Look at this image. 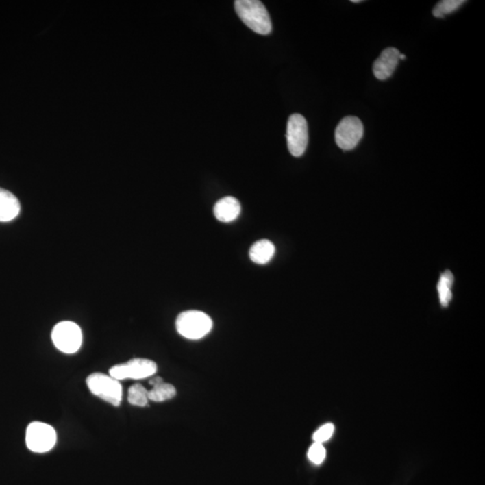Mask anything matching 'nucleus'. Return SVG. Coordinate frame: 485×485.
Here are the masks:
<instances>
[{
    "label": "nucleus",
    "mask_w": 485,
    "mask_h": 485,
    "mask_svg": "<svg viewBox=\"0 0 485 485\" xmlns=\"http://www.w3.org/2000/svg\"><path fill=\"white\" fill-rule=\"evenodd\" d=\"M164 380L163 378L160 377H156L154 378H152L151 380L149 381V385L153 386H156L158 385H160V384L163 383Z\"/></svg>",
    "instance_id": "obj_19"
},
{
    "label": "nucleus",
    "mask_w": 485,
    "mask_h": 485,
    "mask_svg": "<svg viewBox=\"0 0 485 485\" xmlns=\"http://www.w3.org/2000/svg\"><path fill=\"white\" fill-rule=\"evenodd\" d=\"M334 432V426L333 423H326L325 425L320 427L313 435L314 443H325L330 440Z\"/></svg>",
    "instance_id": "obj_18"
},
{
    "label": "nucleus",
    "mask_w": 485,
    "mask_h": 485,
    "mask_svg": "<svg viewBox=\"0 0 485 485\" xmlns=\"http://www.w3.org/2000/svg\"><path fill=\"white\" fill-rule=\"evenodd\" d=\"M454 283V276L449 271H446L441 275L438 283V295H440V304L446 308L449 306L452 299V286Z\"/></svg>",
    "instance_id": "obj_13"
},
{
    "label": "nucleus",
    "mask_w": 485,
    "mask_h": 485,
    "mask_svg": "<svg viewBox=\"0 0 485 485\" xmlns=\"http://www.w3.org/2000/svg\"><path fill=\"white\" fill-rule=\"evenodd\" d=\"M275 253V247L267 239H262L255 242L249 251L250 259L257 264H265L269 262Z\"/></svg>",
    "instance_id": "obj_12"
},
{
    "label": "nucleus",
    "mask_w": 485,
    "mask_h": 485,
    "mask_svg": "<svg viewBox=\"0 0 485 485\" xmlns=\"http://www.w3.org/2000/svg\"><path fill=\"white\" fill-rule=\"evenodd\" d=\"M57 441L56 432L53 426L40 421L29 424L25 434V443L31 451L46 453L53 449Z\"/></svg>",
    "instance_id": "obj_5"
},
{
    "label": "nucleus",
    "mask_w": 485,
    "mask_h": 485,
    "mask_svg": "<svg viewBox=\"0 0 485 485\" xmlns=\"http://www.w3.org/2000/svg\"><path fill=\"white\" fill-rule=\"evenodd\" d=\"M236 12L242 23L256 33L266 36L271 32L269 13L259 0H236Z\"/></svg>",
    "instance_id": "obj_1"
},
{
    "label": "nucleus",
    "mask_w": 485,
    "mask_h": 485,
    "mask_svg": "<svg viewBox=\"0 0 485 485\" xmlns=\"http://www.w3.org/2000/svg\"><path fill=\"white\" fill-rule=\"evenodd\" d=\"M326 450L321 443H314L308 449V457L312 463L321 464L325 460Z\"/></svg>",
    "instance_id": "obj_17"
},
{
    "label": "nucleus",
    "mask_w": 485,
    "mask_h": 485,
    "mask_svg": "<svg viewBox=\"0 0 485 485\" xmlns=\"http://www.w3.org/2000/svg\"><path fill=\"white\" fill-rule=\"evenodd\" d=\"M86 385L95 397L114 406H119L123 400V386L120 381L110 375L93 373L86 378Z\"/></svg>",
    "instance_id": "obj_3"
},
{
    "label": "nucleus",
    "mask_w": 485,
    "mask_h": 485,
    "mask_svg": "<svg viewBox=\"0 0 485 485\" xmlns=\"http://www.w3.org/2000/svg\"><path fill=\"white\" fill-rule=\"evenodd\" d=\"M351 2H352V3H360V2H362V1H360V0H352Z\"/></svg>",
    "instance_id": "obj_21"
},
{
    "label": "nucleus",
    "mask_w": 485,
    "mask_h": 485,
    "mask_svg": "<svg viewBox=\"0 0 485 485\" xmlns=\"http://www.w3.org/2000/svg\"><path fill=\"white\" fill-rule=\"evenodd\" d=\"M363 124L359 118L348 116L343 118L336 129L337 146L345 151L356 148L363 137Z\"/></svg>",
    "instance_id": "obj_8"
},
{
    "label": "nucleus",
    "mask_w": 485,
    "mask_h": 485,
    "mask_svg": "<svg viewBox=\"0 0 485 485\" xmlns=\"http://www.w3.org/2000/svg\"><path fill=\"white\" fill-rule=\"evenodd\" d=\"M176 395V389L174 386L169 383H161L160 385L153 386L149 391V399L153 402L161 403L172 399Z\"/></svg>",
    "instance_id": "obj_14"
},
{
    "label": "nucleus",
    "mask_w": 485,
    "mask_h": 485,
    "mask_svg": "<svg viewBox=\"0 0 485 485\" xmlns=\"http://www.w3.org/2000/svg\"><path fill=\"white\" fill-rule=\"evenodd\" d=\"M288 149L293 157H301L307 149L308 127L307 121L301 114L291 115L287 125Z\"/></svg>",
    "instance_id": "obj_7"
},
{
    "label": "nucleus",
    "mask_w": 485,
    "mask_h": 485,
    "mask_svg": "<svg viewBox=\"0 0 485 485\" xmlns=\"http://www.w3.org/2000/svg\"><path fill=\"white\" fill-rule=\"evenodd\" d=\"M466 1H464V0H443V1L438 2L436 5L434 10H433V16L437 17V18H443L447 14L455 12Z\"/></svg>",
    "instance_id": "obj_16"
},
{
    "label": "nucleus",
    "mask_w": 485,
    "mask_h": 485,
    "mask_svg": "<svg viewBox=\"0 0 485 485\" xmlns=\"http://www.w3.org/2000/svg\"><path fill=\"white\" fill-rule=\"evenodd\" d=\"M399 60H406V55L401 54L399 55Z\"/></svg>",
    "instance_id": "obj_20"
},
{
    "label": "nucleus",
    "mask_w": 485,
    "mask_h": 485,
    "mask_svg": "<svg viewBox=\"0 0 485 485\" xmlns=\"http://www.w3.org/2000/svg\"><path fill=\"white\" fill-rule=\"evenodd\" d=\"M51 339L58 350L72 354L79 351L82 345V332L77 323L63 321L54 326Z\"/></svg>",
    "instance_id": "obj_4"
},
{
    "label": "nucleus",
    "mask_w": 485,
    "mask_h": 485,
    "mask_svg": "<svg viewBox=\"0 0 485 485\" xmlns=\"http://www.w3.org/2000/svg\"><path fill=\"white\" fill-rule=\"evenodd\" d=\"M213 212L219 221L229 223L236 221L240 215L241 204L238 199L227 196L216 201Z\"/></svg>",
    "instance_id": "obj_10"
},
{
    "label": "nucleus",
    "mask_w": 485,
    "mask_h": 485,
    "mask_svg": "<svg viewBox=\"0 0 485 485\" xmlns=\"http://www.w3.org/2000/svg\"><path fill=\"white\" fill-rule=\"evenodd\" d=\"M399 51L389 47L382 51L373 64L374 76L380 80L389 79L397 69L399 62Z\"/></svg>",
    "instance_id": "obj_9"
},
{
    "label": "nucleus",
    "mask_w": 485,
    "mask_h": 485,
    "mask_svg": "<svg viewBox=\"0 0 485 485\" xmlns=\"http://www.w3.org/2000/svg\"><path fill=\"white\" fill-rule=\"evenodd\" d=\"M158 366L148 359H132L128 362L118 364L110 369L109 375L117 380H143L155 375Z\"/></svg>",
    "instance_id": "obj_6"
},
{
    "label": "nucleus",
    "mask_w": 485,
    "mask_h": 485,
    "mask_svg": "<svg viewBox=\"0 0 485 485\" xmlns=\"http://www.w3.org/2000/svg\"><path fill=\"white\" fill-rule=\"evenodd\" d=\"M176 330L189 340H199L212 331V319L203 312L189 310L179 314L175 322Z\"/></svg>",
    "instance_id": "obj_2"
},
{
    "label": "nucleus",
    "mask_w": 485,
    "mask_h": 485,
    "mask_svg": "<svg viewBox=\"0 0 485 485\" xmlns=\"http://www.w3.org/2000/svg\"><path fill=\"white\" fill-rule=\"evenodd\" d=\"M128 401L132 406H147L149 402V390L140 384H134L129 389Z\"/></svg>",
    "instance_id": "obj_15"
},
{
    "label": "nucleus",
    "mask_w": 485,
    "mask_h": 485,
    "mask_svg": "<svg viewBox=\"0 0 485 485\" xmlns=\"http://www.w3.org/2000/svg\"><path fill=\"white\" fill-rule=\"evenodd\" d=\"M20 202L8 190L0 188V222H8L13 221L19 215Z\"/></svg>",
    "instance_id": "obj_11"
}]
</instances>
